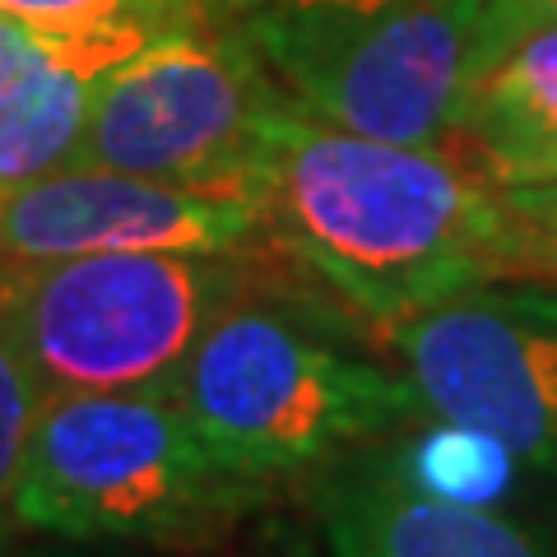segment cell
<instances>
[{
    "label": "cell",
    "mask_w": 557,
    "mask_h": 557,
    "mask_svg": "<svg viewBox=\"0 0 557 557\" xmlns=\"http://www.w3.org/2000/svg\"><path fill=\"white\" fill-rule=\"evenodd\" d=\"M247 200L270 247L372 330L525 278V242L502 182L460 145H395L288 108L260 149Z\"/></svg>",
    "instance_id": "obj_1"
},
{
    "label": "cell",
    "mask_w": 557,
    "mask_h": 557,
    "mask_svg": "<svg viewBox=\"0 0 557 557\" xmlns=\"http://www.w3.org/2000/svg\"><path fill=\"white\" fill-rule=\"evenodd\" d=\"M177 405L219 460L284 487L395 437L428 405L395 362L348 344L270 270L219 311L177 376Z\"/></svg>",
    "instance_id": "obj_2"
},
{
    "label": "cell",
    "mask_w": 557,
    "mask_h": 557,
    "mask_svg": "<svg viewBox=\"0 0 557 557\" xmlns=\"http://www.w3.org/2000/svg\"><path fill=\"white\" fill-rule=\"evenodd\" d=\"M278 493L219 460L172 391L42 395L20 474V530L205 553Z\"/></svg>",
    "instance_id": "obj_3"
},
{
    "label": "cell",
    "mask_w": 557,
    "mask_h": 557,
    "mask_svg": "<svg viewBox=\"0 0 557 557\" xmlns=\"http://www.w3.org/2000/svg\"><path fill=\"white\" fill-rule=\"evenodd\" d=\"M302 112L330 126L456 145L483 70L487 0H205Z\"/></svg>",
    "instance_id": "obj_4"
},
{
    "label": "cell",
    "mask_w": 557,
    "mask_h": 557,
    "mask_svg": "<svg viewBox=\"0 0 557 557\" xmlns=\"http://www.w3.org/2000/svg\"><path fill=\"white\" fill-rule=\"evenodd\" d=\"M256 251H98L0 265V335L42 395L172 391L209 321L265 270Z\"/></svg>",
    "instance_id": "obj_5"
},
{
    "label": "cell",
    "mask_w": 557,
    "mask_h": 557,
    "mask_svg": "<svg viewBox=\"0 0 557 557\" xmlns=\"http://www.w3.org/2000/svg\"><path fill=\"white\" fill-rule=\"evenodd\" d=\"M298 108L228 20L159 33L102 75L65 168H108L247 200L274 121Z\"/></svg>",
    "instance_id": "obj_6"
},
{
    "label": "cell",
    "mask_w": 557,
    "mask_h": 557,
    "mask_svg": "<svg viewBox=\"0 0 557 557\" xmlns=\"http://www.w3.org/2000/svg\"><path fill=\"white\" fill-rule=\"evenodd\" d=\"M428 413L493 432L557 507V293L487 284L376 330Z\"/></svg>",
    "instance_id": "obj_7"
},
{
    "label": "cell",
    "mask_w": 557,
    "mask_h": 557,
    "mask_svg": "<svg viewBox=\"0 0 557 557\" xmlns=\"http://www.w3.org/2000/svg\"><path fill=\"white\" fill-rule=\"evenodd\" d=\"M270 247L242 196L108 168H57L0 196V265L98 251H251Z\"/></svg>",
    "instance_id": "obj_8"
},
{
    "label": "cell",
    "mask_w": 557,
    "mask_h": 557,
    "mask_svg": "<svg viewBox=\"0 0 557 557\" xmlns=\"http://www.w3.org/2000/svg\"><path fill=\"white\" fill-rule=\"evenodd\" d=\"M153 38L149 28L61 33L0 14V196L75 159L102 75Z\"/></svg>",
    "instance_id": "obj_9"
},
{
    "label": "cell",
    "mask_w": 557,
    "mask_h": 557,
    "mask_svg": "<svg viewBox=\"0 0 557 557\" xmlns=\"http://www.w3.org/2000/svg\"><path fill=\"white\" fill-rule=\"evenodd\" d=\"M330 557H557V544L511 511L456 507L399 487L372 450L311 479Z\"/></svg>",
    "instance_id": "obj_10"
},
{
    "label": "cell",
    "mask_w": 557,
    "mask_h": 557,
    "mask_svg": "<svg viewBox=\"0 0 557 557\" xmlns=\"http://www.w3.org/2000/svg\"><path fill=\"white\" fill-rule=\"evenodd\" d=\"M456 145L493 182L557 177V24L516 38L479 70Z\"/></svg>",
    "instance_id": "obj_11"
},
{
    "label": "cell",
    "mask_w": 557,
    "mask_h": 557,
    "mask_svg": "<svg viewBox=\"0 0 557 557\" xmlns=\"http://www.w3.org/2000/svg\"><path fill=\"white\" fill-rule=\"evenodd\" d=\"M386 474L432 502H456V507H483V511H516L534 497V483L525 465L511 456L507 442L493 432L456 423L442 413H423L395 437L368 446Z\"/></svg>",
    "instance_id": "obj_12"
},
{
    "label": "cell",
    "mask_w": 557,
    "mask_h": 557,
    "mask_svg": "<svg viewBox=\"0 0 557 557\" xmlns=\"http://www.w3.org/2000/svg\"><path fill=\"white\" fill-rule=\"evenodd\" d=\"M0 14H14L38 28H149L172 33L209 14L205 0H0Z\"/></svg>",
    "instance_id": "obj_13"
},
{
    "label": "cell",
    "mask_w": 557,
    "mask_h": 557,
    "mask_svg": "<svg viewBox=\"0 0 557 557\" xmlns=\"http://www.w3.org/2000/svg\"><path fill=\"white\" fill-rule=\"evenodd\" d=\"M42 409V391L28 376L24 358L0 335V557L20 534V474L33 437V418Z\"/></svg>",
    "instance_id": "obj_14"
},
{
    "label": "cell",
    "mask_w": 557,
    "mask_h": 557,
    "mask_svg": "<svg viewBox=\"0 0 557 557\" xmlns=\"http://www.w3.org/2000/svg\"><path fill=\"white\" fill-rule=\"evenodd\" d=\"M502 196H507L520 242H525V284L530 278L557 284V177L502 182Z\"/></svg>",
    "instance_id": "obj_15"
},
{
    "label": "cell",
    "mask_w": 557,
    "mask_h": 557,
    "mask_svg": "<svg viewBox=\"0 0 557 557\" xmlns=\"http://www.w3.org/2000/svg\"><path fill=\"white\" fill-rule=\"evenodd\" d=\"M557 24V0H487V20H483V65L497 57L502 47H511L516 38H525L534 28Z\"/></svg>",
    "instance_id": "obj_16"
}]
</instances>
